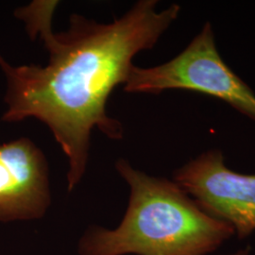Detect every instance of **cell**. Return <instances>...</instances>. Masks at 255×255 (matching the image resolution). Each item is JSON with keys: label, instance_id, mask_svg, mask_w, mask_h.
I'll list each match as a JSON object with an SVG mask.
<instances>
[{"label": "cell", "instance_id": "6da1fadb", "mask_svg": "<svg viewBox=\"0 0 255 255\" xmlns=\"http://www.w3.org/2000/svg\"><path fill=\"white\" fill-rule=\"evenodd\" d=\"M157 3L141 0L111 24L73 14L60 33L51 27L55 1H34L14 11L29 36L43 39L49 60L14 66L0 54L7 82L2 120L32 118L49 128L68 158L69 191L85 172L93 128L114 140L123 137L121 124L106 112L110 95L127 81L133 57L151 49L181 11L178 4L158 10Z\"/></svg>", "mask_w": 255, "mask_h": 255}, {"label": "cell", "instance_id": "7a4b0ae2", "mask_svg": "<svg viewBox=\"0 0 255 255\" xmlns=\"http://www.w3.org/2000/svg\"><path fill=\"white\" fill-rule=\"evenodd\" d=\"M117 169L130 188L127 212L116 230L88 231L81 255H208L236 234L174 181L148 176L126 160Z\"/></svg>", "mask_w": 255, "mask_h": 255}, {"label": "cell", "instance_id": "3957f363", "mask_svg": "<svg viewBox=\"0 0 255 255\" xmlns=\"http://www.w3.org/2000/svg\"><path fill=\"white\" fill-rule=\"evenodd\" d=\"M169 89L215 97L255 121V94L222 60L209 22L182 53L154 67L133 65L124 83L128 93L159 95Z\"/></svg>", "mask_w": 255, "mask_h": 255}, {"label": "cell", "instance_id": "8992f818", "mask_svg": "<svg viewBox=\"0 0 255 255\" xmlns=\"http://www.w3.org/2000/svg\"><path fill=\"white\" fill-rule=\"evenodd\" d=\"M250 252H251V248L248 247V248H245V249L237 251V253H235V254H230V255H250Z\"/></svg>", "mask_w": 255, "mask_h": 255}, {"label": "cell", "instance_id": "277c9868", "mask_svg": "<svg viewBox=\"0 0 255 255\" xmlns=\"http://www.w3.org/2000/svg\"><path fill=\"white\" fill-rule=\"evenodd\" d=\"M179 184L211 217L227 222L242 240L255 231V174L227 167L219 149H210L174 174Z\"/></svg>", "mask_w": 255, "mask_h": 255}, {"label": "cell", "instance_id": "5b68a950", "mask_svg": "<svg viewBox=\"0 0 255 255\" xmlns=\"http://www.w3.org/2000/svg\"><path fill=\"white\" fill-rule=\"evenodd\" d=\"M50 203L48 169L29 139L0 145V221L39 219Z\"/></svg>", "mask_w": 255, "mask_h": 255}]
</instances>
